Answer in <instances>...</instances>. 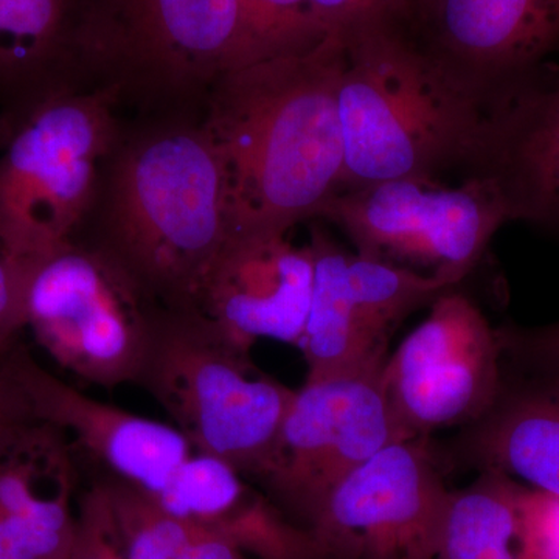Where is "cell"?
Instances as JSON below:
<instances>
[{
    "label": "cell",
    "mask_w": 559,
    "mask_h": 559,
    "mask_svg": "<svg viewBox=\"0 0 559 559\" xmlns=\"http://www.w3.org/2000/svg\"><path fill=\"white\" fill-rule=\"evenodd\" d=\"M234 234L226 170L202 114L124 119L73 240L116 261L162 307L198 310Z\"/></svg>",
    "instance_id": "obj_1"
},
{
    "label": "cell",
    "mask_w": 559,
    "mask_h": 559,
    "mask_svg": "<svg viewBox=\"0 0 559 559\" xmlns=\"http://www.w3.org/2000/svg\"><path fill=\"white\" fill-rule=\"evenodd\" d=\"M345 47L330 33L307 53L226 73L205 102L235 231H283L340 193L344 139L337 91Z\"/></svg>",
    "instance_id": "obj_2"
},
{
    "label": "cell",
    "mask_w": 559,
    "mask_h": 559,
    "mask_svg": "<svg viewBox=\"0 0 559 559\" xmlns=\"http://www.w3.org/2000/svg\"><path fill=\"white\" fill-rule=\"evenodd\" d=\"M342 190L382 180L468 175L489 110L415 43L393 14L340 32Z\"/></svg>",
    "instance_id": "obj_3"
},
{
    "label": "cell",
    "mask_w": 559,
    "mask_h": 559,
    "mask_svg": "<svg viewBox=\"0 0 559 559\" xmlns=\"http://www.w3.org/2000/svg\"><path fill=\"white\" fill-rule=\"evenodd\" d=\"M79 49L83 86L135 117L204 114L213 86L250 64L237 0H83Z\"/></svg>",
    "instance_id": "obj_4"
},
{
    "label": "cell",
    "mask_w": 559,
    "mask_h": 559,
    "mask_svg": "<svg viewBox=\"0 0 559 559\" xmlns=\"http://www.w3.org/2000/svg\"><path fill=\"white\" fill-rule=\"evenodd\" d=\"M138 388L170 415L194 452L260 484L296 390L286 388L198 310L164 308Z\"/></svg>",
    "instance_id": "obj_5"
},
{
    "label": "cell",
    "mask_w": 559,
    "mask_h": 559,
    "mask_svg": "<svg viewBox=\"0 0 559 559\" xmlns=\"http://www.w3.org/2000/svg\"><path fill=\"white\" fill-rule=\"evenodd\" d=\"M117 94L64 92L0 139V245L35 259L73 240L123 130Z\"/></svg>",
    "instance_id": "obj_6"
},
{
    "label": "cell",
    "mask_w": 559,
    "mask_h": 559,
    "mask_svg": "<svg viewBox=\"0 0 559 559\" xmlns=\"http://www.w3.org/2000/svg\"><path fill=\"white\" fill-rule=\"evenodd\" d=\"M164 308L87 242L27 260L25 330L58 366L97 388L138 385Z\"/></svg>",
    "instance_id": "obj_7"
},
{
    "label": "cell",
    "mask_w": 559,
    "mask_h": 559,
    "mask_svg": "<svg viewBox=\"0 0 559 559\" xmlns=\"http://www.w3.org/2000/svg\"><path fill=\"white\" fill-rule=\"evenodd\" d=\"M340 227L356 253L459 286L484 259L496 231L511 223L495 180L466 176L382 180L342 190L319 212Z\"/></svg>",
    "instance_id": "obj_8"
},
{
    "label": "cell",
    "mask_w": 559,
    "mask_h": 559,
    "mask_svg": "<svg viewBox=\"0 0 559 559\" xmlns=\"http://www.w3.org/2000/svg\"><path fill=\"white\" fill-rule=\"evenodd\" d=\"M502 377L498 329L454 288L389 355L381 385L393 426L407 441L479 421L498 399Z\"/></svg>",
    "instance_id": "obj_9"
},
{
    "label": "cell",
    "mask_w": 559,
    "mask_h": 559,
    "mask_svg": "<svg viewBox=\"0 0 559 559\" xmlns=\"http://www.w3.org/2000/svg\"><path fill=\"white\" fill-rule=\"evenodd\" d=\"M378 369L305 381L296 390L272 460L260 481L307 528L322 503L353 471L401 441Z\"/></svg>",
    "instance_id": "obj_10"
},
{
    "label": "cell",
    "mask_w": 559,
    "mask_h": 559,
    "mask_svg": "<svg viewBox=\"0 0 559 559\" xmlns=\"http://www.w3.org/2000/svg\"><path fill=\"white\" fill-rule=\"evenodd\" d=\"M310 248L314 282L297 345L308 366L307 380L384 366L396 326L457 288L443 278L347 252L320 227H312Z\"/></svg>",
    "instance_id": "obj_11"
},
{
    "label": "cell",
    "mask_w": 559,
    "mask_h": 559,
    "mask_svg": "<svg viewBox=\"0 0 559 559\" xmlns=\"http://www.w3.org/2000/svg\"><path fill=\"white\" fill-rule=\"evenodd\" d=\"M428 439L396 441L330 492L305 528L318 559H430L448 489Z\"/></svg>",
    "instance_id": "obj_12"
},
{
    "label": "cell",
    "mask_w": 559,
    "mask_h": 559,
    "mask_svg": "<svg viewBox=\"0 0 559 559\" xmlns=\"http://www.w3.org/2000/svg\"><path fill=\"white\" fill-rule=\"evenodd\" d=\"M401 22L488 110L559 49V0H418Z\"/></svg>",
    "instance_id": "obj_13"
},
{
    "label": "cell",
    "mask_w": 559,
    "mask_h": 559,
    "mask_svg": "<svg viewBox=\"0 0 559 559\" xmlns=\"http://www.w3.org/2000/svg\"><path fill=\"white\" fill-rule=\"evenodd\" d=\"M0 362L28 417L58 426L76 455L100 466L103 477L159 495L194 452L175 426L91 399L44 369L17 341L0 353Z\"/></svg>",
    "instance_id": "obj_14"
},
{
    "label": "cell",
    "mask_w": 559,
    "mask_h": 559,
    "mask_svg": "<svg viewBox=\"0 0 559 559\" xmlns=\"http://www.w3.org/2000/svg\"><path fill=\"white\" fill-rule=\"evenodd\" d=\"M283 231H235L205 275L198 311L229 340L299 345L310 310L314 255Z\"/></svg>",
    "instance_id": "obj_15"
},
{
    "label": "cell",
    "mask_w": 559,
    "mask_h": 559,
    "mask_svg": "<svg viewBox=\"0 0 559 559\" xmlns=\"http://www.w3.org/2000/svg\"><path fill=\"white\" fill-rule=\"evenodd\" d=\"M474 175L495 180L511 221L559 238V69L547 62L492 106Z\"/></svg>",
    "instance_id": "obj_16"
},
{
    "label": "cell",
    "mask_w": 559,
    "mask_h": 559,
    "mask_svg": "<svg viewBox=\"0 0 559 559\" xmlns=\"http://www.w3.org/2000/svg\"><path fill=\"white\" fill-rule=\"evenodd\" d=\"M513 366L487 414L452 441L451 459L559 498V367Z\"/></svg>",
    "instance_id": "obj_17"
},
{
    "label": "cell",
    "mask_w": 559,
    "mask_h": 559,
    "mask_svg": "<svg viewBox=\"0 0 559 559\" xmlns=\"http://www.w3.org/2000/svg\"><path fill=\"white\" fill-rule=\"evenodd\" d=\"M79 462L58 426L24 418L0 430V511L38 559H70Z\"/></svg>",
    "instance_id": "obj_18"
},
{
    "label": "cell",
    "mask_w": 559,
    "mask_h": 559,
    "mask_svg": "<svg viewBox=\"0 0 559 559\" xmlns=\"http://www.w3.org/2000/svg\"><path fill=\"white\" fill-rule=\"evenodd\" d=\"M83 0H0V139L39 105L83 90Z\"/></svg>",
    "instance_id": "obj_19"
},
{
    "label": "cell",
    "mask_w": 559,
    "mask_h": 559,
    "mask_svg": "<svg viewBox=\"0 0 559 559\" xmlns=\"http://www.w3.org/2000/svg\"><path fill=\"white\" fill-rule=\"evenodd\" d=\"M521 488L481 471L468 487L450 489L430 559H521Z\"/></svg>",
    "instance_id": "obj_20"
},
{
    "label": "cell",
    "mask_w": 559,
    "mask_h": 559,
    "mask_svg": "<svg viewBox=\"0 0 559 559\" xmlns=\"http://www.w3.org/2000/svg\"><path fill=\"white\" fill-rule=\"evenodd\" d=\"M92 487L124 559H178L200 530L165 509L156 495L128 481L102 477Z\"/></svg>",
    "instance_id": "obj_21"
},
{
    "label": "cell",
    "mask_w": 559,
    "mask_h": 559,
    "mask_svg": "<svg viewBox=\"0 0 559 559\" xmlns=\"http://www.w3.org/2000/svg\"><path fill=\"white\" fill-rule=\"evenodd\" d=\"M173 514L227 535L260 498L229 463L193 452L156 495Z\"/></svg>",
    "instance_id": "obj_22"
},
{
    "label": "cell",
    "mask_w": 559,
    "mask_h": 559,
    "mask_svg": "<svg viewBox=\"0 0 559 559\" xmlns=\"http://www.w3.org/2000/svg\"><path fill=\"white\" fill-rule=\"evenodd\" d=\"M237 5L250 64L307 53L330 35L310 0H237Z\"/></svg>",
    "instance_id": "obj_23"
},
{
    "label": "cell",
    "mask_w": 559,
    "mask_h": 559,
    "mask_svg": "<svg viewBox=\"0 0 559 559\" xmlns=\"http://www.w3.org/2000/svg\"><path fill=\"white\" fill-rule=\"evenodd\" d=\"M521 559H559V498L521 488Z\"/></svg>",
    "instance_id": "obj_24"
},
{
    "label": "cell",
    "mask_w": 559,
    "mask_h": 559,
    "mask_svg": "<svg viewBox=\"0 0 559 559\" xmlns=\"http://www.w3.org/2000/svg\"><path fill=\"white\" fill-rule=\"evenodd\" d=\"M27 260L0 245V353L25 330L24 297Z\"/></svg>",
    "instance_id": "obj_25"
},
{
    "label": "cell",
    "mask_w": 559,
    "mask_h": 559,
    "mask_svg": "<svg viewBox=\"0 0 559 559\" xmlns=\"http://www.w3.org/2000/svg\"><path fill=\"white\" fill-rule=\"evenodd\" d=\"M503 359L520 366L559 367V322L536 329H498Z\"/></svg>",
    "instance_id": "obj_26"
},
{
    "label": "cell",
    "mask_w": 559,
    "mask_h": 559,
    "mask_svg": "<svg viewBox=\"0 0 559 559\" xmlns=\"http://www.w3.org/2000/svg\"><path fill=\"white\" fill-rule=\"evenodd\" d=\"M76 521V538L70 559H124L106 527L94 487L80 499Z\"/></svg>",
    "instance_id": "obj_27"
},
{
    "label": "cell",
    "mask_w": 559,
    "mask_h": 559,
    "mask_svg": "<svg viewBox=\"0 0 559 559\" xmlns=\"http://www.w3.org/2000/svg\"><path fill=\"white\" fill-rule=\"evenodd\" d=\"M330 33L342 32L371 17L393 14L388 0H310Z\"/></svg>",
    "instance_id": "obj_28"
},
{
    "label": "cell",
    "mask_w": 559,
    "mask_h": 559,
    "mask_svg": "<svg viewBox=\"0 0 559 559\" xmlns=\"http://www.w3.org/2000/svg\"><path fill=\"white\" fill-rule=\"evenodd\" d=\"M178 559H248L245 550L226 536L201 527Z\"/></svg>",
    "instance_id": "obj_29"
},
{
    "label": "cell",
    "mask_w": 559,
    "mask_h": 559,
    "mask_svg": "<svg viewBox=\"0 0 559 559\" xmlns=\"http://www.w3.org/2000/svg\"><path fill=\"white\" fill-rule=\"evenodd\" d=\"M24 418H28V414L21 395L0 364V423H13Z\"/></svg>",
    "instance_id": "obj_30"
},
{
    "label": "cell",
    "mask_w": 559,
    "mask_h": 559,
    "mask_svg": "<svg viewBox=\"0 0 559 559\" xmlns=\"http://www.w3.org/2000/svg\"><path fill=\"white\" fill-rule=\"evenodd\" d=\"M0 559H38L2 511H0Z\"/></svg>",
    "instance_id": "obj_31"
},
{
    "label": "cell",
    "mask_w": 559,
    "mask_h": 559,
    "mask_svg": "<svg viewBox=\"0 0 559 559\" xmlns=\"http://www.w3.org/2000/svg\"><path fill=\"white\" fill-rule=\"evenodd\" d=\"M389 9L400 20H404L411 10L417 5L418 0H388Z\"/></svg>",
    "instance_id": "obj_32"
},
{
    "label": "cell",
    "mask_w": 559,
    "mask_h": 559,
    "mask_svg": "<svg viewBox=\"0 0 559 559\" xmlns=\"http://www.w3.org/2000/svg\"><path fill=\"white\" fill-rule=\"evenodd\" d=\"M13 425V423H0V430H3L7 428V426Z\"/></svg>",
    "instance_id": "obj_33"
}]
</instances>
